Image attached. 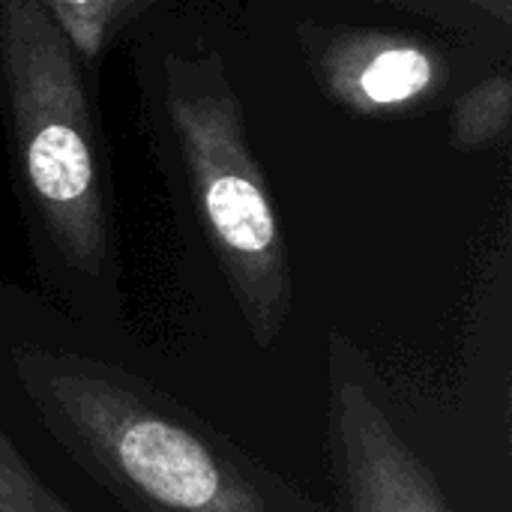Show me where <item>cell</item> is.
Here are the masks:
<instances>
[{"label":"cell","instance_id":"obj_1","mask_svg":"<svg viewBox=\"0 0 512 512\" xmlns=\"http://www.w3.org/2000/svg\"><path fill=\"white\" fill-rule=\"evenodd\" d=\"M0 396L123 512H339L12 285H0Z\"/></svg>","mask_w":512,"mask_h":512},{"label":"cell","instance_id":"obj_2","mask_svg":"<svg viewBox=\"0 0 512 512\" xmlns=\"http://www.w3.org/2000/svg\"><path fill=\"white\" fill-rule=\"evenodd\" d=\"M0 111L45 285L84 324H114L117 231L84 60L42 0H0Z\"/></svg>","mask_w":512,"mask_h":512},{"label":"cell","instance_id":"obj_3","mask_svg":"<svg viewBox=\"0 0 512 512\" xmlns=\"http://www.w3.org/2000/svg\"><path fill=\"white\" fill-rule=\"evenodd\" d=\"M162 117L201 237L249 339L270 351L294 312V273L240 93L219 51L165 54Z\"/></svg>","mask_w":512,"mask_h":512},{"label":"cell","instance_id":"obj_4","mask_svg":"<svg viewBox=\"0 0 512 512\" xmlns=\"http://www.w3.org/2000/svg\"><path fill=\"white\" fill-rule=\"evenodd\" d=\"M327 465L339 512H453L390 387L342 330L327 333Z\"/></svg>","mask_w":512,"mask_h":512},{"label":"cell","instance_id":"obj_5","mask_svg":"<svg viewBox=\"0 0 512 512\" xmlns=\"http://www.w3.org/2000/svg\"><path fill=\"white\" fill-rule=\"evenodd\" d=\"M297 42L321 96L357 117L420 114L453 81L444 45L405 30L303 21Z\"/></svg>","mask_w":512,"mask_h":512},{"label":"cell","instance_id":"obj_6","mask_svg":"<svg viewBox=\"0 0 512 512\" xmlns=\"http://www.w3.org/2000/svg\"><path fill=\"white\" fill-rule=\"evenodd\" d=\"M512 84L504 69L477 78L450 108V147L456 153H489L510 141Z\"/></svg>","mask_w":512,"mask_h":512},{"label":"cell","instance_id":"obj_7","mask_svg":"<svg viewBox=\"0 0 512 512\" xmlns=\"http://www.w3.org/2000/svg\"><path fill=\"white\" fill-rule=\"evenodd\" d=\"M84 63H99L111 45L159 0H42Z\"/></svg>","mask_w":512,"mask_h":512},{"label":"cell","instance_id":"obj_8","mask_svg":"<svg viewBox=\"0 0 512 512\" xmlns=\"http://www.w3.org/2000/svg\"><path fill=\"white\" fill-rule=\"evenodd\" d=\"M0 512H78L0 429Z\"/></svg>","mask_w":512,"mask_h":512},{"label":"cell","instance_id":"obj_9","mask_svg":"<svg viewBox=\"0 0 512 512\" xmlns=\"http://www.w3.org/2000/svg\"><path fill=\"white\" fill-rule=\"evenodd\" d=\"M396 6L441 27L468 33H510L512 0H369Z\"/></svg>","mask_w":512,"mask_h":512}]
</instances>
